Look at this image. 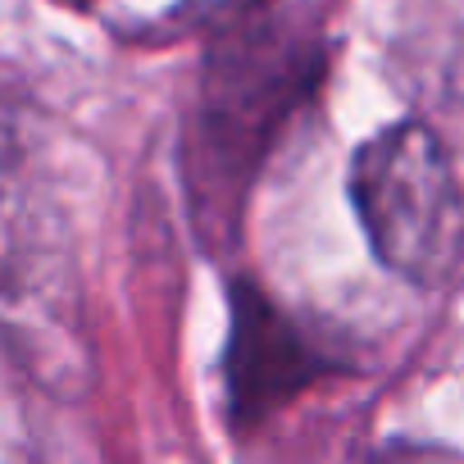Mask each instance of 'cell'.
Masks as SVG:
<instances>
[{
  "label": "cell",
  "instance_id": "6da1fadb",
  "mask_svg": "<svg viewBox=\"0 0 464 464\" xmlns=\"http://www.w3.org/2000/svg\"><path fill=\"white\" fill-rule=\"evenodd\" d=\"M351 200L373 256L414 287L446 283L464 260V191L450 150L423 123H392L351 160Z\"/></svg>",
  "mask_w": 464,
  "mask_h": 464
},
{
  "label": "cell",
  "instance_id": "7a4b0ae2",
  "mask_svg": "<svg viewBox=\"0 0 464 464\" xmlns=\"http://www.w3.org/2000/svg\"><path fill=\"white\" fill-rule=\"evenodd\" d=\"M24 160L28 146L0 123V333L46 382H60L82 355L73 278L51 214H42L37 187L24 178Z\"/></svg>",
  "mask_w": 464,
  "mask_h": 464
},
{
  "label": "cell",
  "instance_id": "3957f363",
  "mask_svg": "<svg viewBox=\"0 0 464 464\" xmlns=\"http://www.w3.org/2000/svg\"><path fill=\"white\" fill-rule=\"evenodd\" d=\"M314 373H319V360L301 342V333L287 324V314L269 305L256 287H237L232 346H227V387H232L237 414L246 419L269 414Z\"/></svg>",
  "mask_w": 464,
  "mask_h": 464
}]
</instances>
